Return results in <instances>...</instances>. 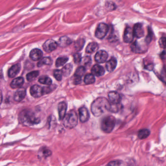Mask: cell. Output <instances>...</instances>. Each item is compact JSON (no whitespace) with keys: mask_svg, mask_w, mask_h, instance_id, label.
Returning <instances> with one entry per match:
<instances>
[{"mask_svg":"<svg viewBox=\"0 0 166 166\" xmlns=\"http://www.w3.org/2000/svg\"><path fill=\"white\" fill-rule=\"evenodd\" d=\"M54 75L55 78L57 80V81H61L62 78V72L59 69H56L54 71Z\"/></svg>","mask_w":166,"mask_h":166,"instance_id":"33","label":"cell"},{"mask_svg":"<svg viewBox=\"0 0 166 166\" xmlns=\"http://www.w3.org/2000/svg\"><path fill=\"white\" fill-rule=\"evenodd\" d=\"M117 65V61L115 57H112L110 60L106 62V68L109 72H112L114 71Z\"/></svg>","mask_w":166,"mask_h":166,"instance_id":"18","label":"cell"},{"mask_svg":"<svg viewBox=\"0 0 166 166\" xmlns=\"http://www.w3.org/2000/svg\"><path fill=\"white\" fill-rule=\"evenodd\" d=\"M131 48L132 51L136 53H140L143 52V50H142L141 46L137 41L134 42L133 44L131 45Z\"/></svg>","mask_w":166,"mask_h":166,"instance_id":"27","label":"cell"},{"mask_svg":"<svg viewBox=\"0 0 166 166\" xmlns=\"http://www.w3.org/2000/svg\"><path fill=\"white\" fill-rule=\"evenodd\" d=\"M52 61L50 57H46L40 59L38 63V67H41L44 65H51L52 64Z\"/></svg>","mask_w":166,"mask_h":166,"instance_id":"22","label":"cell"},{"mask_svg":"<svg viewBox=\"0 0 166 166\" xmlns=\"http://www.w3.org/2000/svg\"><path fill=\"white\" fill-rule=\"evenodd\" d=\"M134 35L133 30L130 27H127L124 31V35H123V40L126 43L129 44L133 40Z\"/></svg>","mask_w":166,"mask_h":166,"instance_id":"8","label":"cell"},{"mask_svg":"<svg viewBox=\"0 0 166 166\" xmlns=\"http://www.w3.org/2000/svg\"><path fill=\"white\" fill-rule=\"evenodd\" d=\"M58 44L52 39H48L46 41L43 45V48L45 51L47 52H51L54 51L57 48Z\"/></svg>","mask_w":166,"mask_h":166,"instance_id":"6","label":"cell"},{"mask_svg":"<svg viewBox=\"0 0 166 166\" xmlns=\"http://www.w3.org/2000/svg\"><path fill=\"white\" fill-rule=\"evenodd\" d=\"M134 35V36L136 38H142L144 35V31L143 28L142 27V25L140 23H137L134 25L133 29Z\"/></svg>","mask_w":166,"mask_h":166,"instance_id":"11","label":"cell"},{"mask_svg":"<svg viewBox=\"0 0 166 166\" xmlns=\"http://www.w3.org/2000/svg\"><path fill=\"white\" fill-rule=\"evenodd\" d=\"M159 44L161 48L166 49V38L162 37L159 40Z\"/></svg>","mask_w":166,"mask_h":166,"instance_id":"37","label":"cell"},{"mask_svg":"<svg viewBox=\"0 0 166 166\" xmlns=\"http://www.w3.org/2000/svg\"><path fill=\"white\" fill-rule=\"evenodd\" d=\"M109 27L107 24L104 23H101L98 25L95 31V36L99 39H102L105 38L107 34Z\"/></svg>","mask_w":166,"mask_h":166,"instance_id":"5","label":"cell"},{"mask_svg":"<svg viewBox=\"0 0 166 166\" xmlns=\"http://www.w3.org/2000/svg\"><path fill=\"white\" fill-rule=\"evenodd\" d=\"M110 108V103L105 98H98L92 102L91 110L92 114L96 117H99L109 110Z\"/></svg>","mask_w":166,"mask_h":166,"instance_id":"1","label":"cell"},{"mask_svg":"<svg viewBox=\"0 0 166 166\" xmlns=\"http://www.w3.org/2000/svg\"><path fill=\"white\" fill-rule=\"evenodd\" d=\"M145 68H146L148 70H149V71H151L154 68V65L152 64H148V65H146L145 67Z\"/></svg>","mask_w":166,"mask_h":166,"instance_id":"40","label":"cell"},{"mask_svg":"<svg viewBox=\"0 0 166 166\" xmlns=\"http://www.w3.org/2000/svg\"><path fill=\"white\" fill-rule=\"evenodd\" d=\"M77 123V115L74 110L68 112L63 118V124L66 128H73Z\"/></svg>","mask_w":166,"mask_h":166,"instance_id":"3","label":"cell"},{"mask_svg":"<svg viewBox=\"0 0 166 166\" xmlns=\"http://www.w3.org/2000/svg\"><path fill=\"white\" fill-rule=\"evenodd\" d=\"M98 47H98V45L97 43L91 42L88 45L87 48L85 49V52L89 54L93 53L98 50Z\"/></svg>","mask_w":166,"mask_h":166,"instance_id":"21","label":"cell"},{"mask_svg":"<svg viewBox=\"0 0 166 166\" xmlns=\"http://www.w3.org/2000/svg\"><path fill=\"white\" fill-rule=\"evenodd\" d=\"M95 81L94 76L92 74H88L85 76L84 78V82L85 84H92Z\"/></svg>","mask_w":166,"mask_h":166,"instance_id":"30","label":"cell"},{"mask_svg":"<svg viewBox=\"0 0 166 166\" xmlns=\"http://www.w3.org/2000/svg\"><path fill=\"white\" fill-rule=\"evenodd\" d=\"M73 70V66L71 64H67L64 66V68L62 69L63 75L68 76L70 75L71 72Z\"/></svg>","mask_w":166,"mask_h":166,"instance_id":"24","label":"cell"},{"mask_svg":"<svg viewBox=\"0 0 166 166\" xmlns=\"http://www.w3.org/2000/svg\"><path fill=\"white\" fill-rule=\"evenodd\" d=\"M159 78L163 82L166 84V69L164 68L162 69L160 74L159 75Z\"/></svg>","mask_w":166,"mask_h":166,"instance_id":"35","label":"cell"},{"mask_svg":"<svg viewBox=\"0 0 166 166\" xmlns=\"http://www.w3.org/2000/svg\"><path fill=\"white\" fill-rule=\"evenodd\" d=\"M21 69V65L19 64H15L12 66L8 71V76L9 77L13 78L18 74Z\"/></svg>","mask_w":166,"mask_h":166,"instance_id":"17","label":"cell"},{"mask_svg":"<svg viewBox=\"0 0 166 166\" xmlns=\"http://www.w3.org/2000/svg\"><path fill=\"white\" fill-rule=\"evenodd\" d=\"M122 162L121 161L115 160L113 161L108 163L107 166H121Z\"/></svg>","mask_w":166,"mask_h":166,"instance_id":"38","label":"cell"},{"mask_svg":"<svg viewBox=\"0 0 166 166\" xmlns=\"http://www.w3.org/2000/svg\"><path fill=\"white\" fill-rule=\"evenodd\" d=\"M152 36H153V33H152V30L149 27L148 35H147L145 39V41L147 44H149L150 43L152 39Z\"/></svg>","mask_w":166,"mask_h":166,"instance_id":"34","label":"cell"},{"mask_svg":"<svg viewBox=\"0 0 166 166\" xmlns=\"http://www.w3.org/2000/svg\"><path fill=\"white\" fill-rule=\"evenodd\" d=\"M72 40L68 36H62L61 38L59 39L58 44L60 47L63 48V47H67L69 45L72 44Z\"/></svg>","mask_w":166,"mask_h":166,"instance_id":"20","label":"cell"},{"mask_svg":"<svg viewBox=\"0 0 166 166\" xmlns=\"http://www.w3.org/2000/svg\"><path fill=\"white\" fill-rule=\"evenodd\" d=\"M85 68L83 66H80L78 68L75 72L74 76L82 78V76L84 75L85 73Z\"/></svg>","mask_w":166,"mask_h":166,"instance_id":"31","label":"cell"},{"mask_svg":"<svg viewBox=\"0 0 166 166\" xmlns=\"http://www.w3.org/2000/svg\"><path fill=\"white\" fill-rule=\"evenodd\" d=\"M74 58V61L76 64H78L79 63L81 62L82 61V57L81 55L79 53H76L73 56Z\"/></svg>","mask_w":166,"mask_h":166,"instance_id":"36","label":"cell"},{"mask_svg":"<svg viewBox=\"0 0 166 166\" xmlns=\"http://www.w3.org/2000/svg\"><path fill=\"white\" fill-rule=\"evenodd\" d=\"M19 120L23 124L29 126L38 124L40 122V119L33 112L28 110L23 111L20 113Z\"/></svg>","mask_w":166,"mask_h":166,"instance_id":"2","label":"cell"},{"mask_svg":"<svg viewBox=\"0 0 166 166\" xmlns=\"http://www.w3.org/2000/svg\"><path fill=\"white\" fill-rule=\"evenodd\" d=\"M24 83V79L23 77H18L15 78L12 81L10 86L12 89H17L21 88Z\"/></svg>","mask_w":166,"mask_h":166,"instance_id":"19","label":"cell"},{"mask_svg":"<svg viewBox=\"0 0 166 166\" xmlns=\"http://www.w3.org/2000/svg\"><path fill=\"white\" fill-rule=\"evenodd\" d=\"M150 134V132L148 129H144L139 131L138 133V137L140 139H144L149 137Z\"/></svg>","mask_w":166,"mask_h":166,"instance_id":"23","label":"cell"},{"mask_svg":"<svg viewBox=\"0 0 166 166\" xmlns=\"http://www.w3.org/2000/svg\"><path fill=\"white\" fill-rule=\"evenodd\" d=\"M85 40L83 39H79L75 44V48L77 51L81 50L84 45Z\"/></svg>","mask_w":166,"mask_h":166,"instance_id":"32","label":"cell"},{"mask_svg":"<svg viewBox=\"0 0 166 166\" xmlns=\"http://www.w3.org/2000/svg\"><path fill=\"white\" fill-rule=\"evenodd\" d=\"M30 93L34 98H39L44 94V88L39 85H34L30 89Z\"/></svg>","mask_w":166,"mask_h":166,"instance_id":"7","label":"cell"},{"mask_svg":"<svg viewBox=\"0 0 166 166\" xmlns=\"http://www.w3.org/2000/svg\"><path fill=\"white\" fill-rule=\"evenodd\" d=\"M108 98L109 101L110 102V104L114 105H118L121 102V96L118 92L115 91H111L108 94Z\"/></svg>","mask_w":166,"mask_h":166,"instance_id":"10","label":"cell"},{"mask_svg":"<svg viewBox=\"0 0 166 166\" xmlns=\"http://www.w3.org/2000/svg\"><path fill=\"white\" fill-rule=\"evenodd\" d=\"M2 93L1 91L0 90V105L1 104L2 102Z\"/></svg>","mask_w":166,"mask_h":166,"instance_id":"41","label":"cell"},{"mask_svg":"<svg viewBox=\"0 0 166 166\" xmlns=\"http://www.w3.org/2000/svg\"><path fill=\"white\" fill-rule=\"evenodd\" d=\"M105 69L100 65H95L91 68V73L95 76H100L104 75L105 73Z\"/></svg>","mask_w":166,"mask_h":166,"instance_id":"16","label":"cell"},{"mask_svg":"<svg viewBox=\"0 0 166 166\" xmlns=\"http://www.w3.org/2000/svg\"><path fill=\"white\" fill-rule=\"evenodd\" d=\"M68 60V58L67 56H61L57 58L56 61V66L57 67H61L64 65Z\"/></svg>","mask_w":166,"mask_h":166,"instance_id":"29","label":"cell"},{"mask_svg":"<svg viewBox=\"0 0 166 166\" xmlns=\"http://www.w3.org/2000/svg\"><path fill=\"white\" fill-rule=\"evenodd\" d=\"M67 109V105L66 102H61L59 103L58 106V110L60 120H62L64 118L66 114Z\"/></svg>","mask_w":166,"mask_h":166,"instance_id":"14","label":"cell"},{"mask_svg":"<svg viewBox=\"0 0 166 166\" xmlns=\"http://www.w3.org/2000/svg\"><path fill=\"white\" fill-rule=\"evenodd\" d=\"M39 71H33L28 73L26 75V78L28 81H32L34 80L38 76H39Z\"/></svg>","mask_w":166,"mask_h":166,"instance_id":"28","label":"cell"},{"mask_svg":"<svg viewBox=\"0 0 166 166\" xmlns=\"http://www.w3.org/2000/svg\"><path fill=\"white\" fill-rule=\"evenodd\" d=\"M43 56V53L39 49H34L31 51L30 53V57L34 61L39 60L41 59Z\"/></svg>","mask_w":166,"mask_h":166,"instance_id":"15","label":"cell"},{"mask_svg":"<svg viewBox=\"0 0 166 166\" xmlns=\"http://www.w3.org/2000/svg\"><path fill=\"white\" fill-rule=\"evenodd\" d=\"M116 123V119L113 116H108L105 117L101 122L102 130L106 133H109L112 132Z\"/></svg>","mask_w":166,"mask_h":166,"instance_id":"4","label":"cell"},{"mask_svg":"<svg viewBox=\"0 0 166 166\" xmlns=\"http://www.w3.org/2000/svg\"><path fill=\"white\" fill-rule=\"evenodd\" d=\"M83 62H84V65H88L89 64H90V63H91V58L89 57H88V56L84 57L83 59Z\"/></svg>","mask_w":166,"mask_h":166,"instance_id":"39","label":"cell"},{"mask_svg":"<svg viewBox=\"0 0 166 166\" xmlns=\"http://www.w3.org/2000/svg\"><path fill=\"white\" fill-rule=\"evenodd\" d=\"M26 90L23 88L18 89L14 94V99L15 101L19 102L25 98L26 96Z\"/></svg>","mask_w":166,"mask_h":166,"instance_id":"13","label":"cell"},{"mask_svg":"<svg viewBox=\"0 0 166 166\" xmlns=\"http://www.w3.org/2000/svg\"><path fill=\"white\" fill-rule=\"evenodd\" d=\"M108 58V54L105 51L101 50L98 51L95 56V60L99 63L105 62Z\"/></svg>","mask_w":166,"mask_h":166,"instance_id":"9","label":"cell"},{"mask_svg":"<svg viewBox=\"0 0 166 166\" xmlns=\"http://www.w3.org/2000/svg\"><path fill=\"white\" fill-rule=\"evenodd\" d=\"M52 154V152L51 151L46 147L42 148L39 151L40 156H41L45 157V158L50 156Z\"/></svg>","mask_w":166,"mask_h":166,"instance_id":"25","label":"cell"},{"mask_svg":"<svg viewBox=\"0 0 166 166\" xmlns=\"http://www.w3.org/2000/svg\"><path fill=\"white\" fill-rule=\"evenodd\" d=\"M39 82L42 84L50 85L52 84V81L51 79L47 76H42L39 78Z\"/></svg>","mask_w":166,"mask_h":166,"instance_id":"26","label":"cell"},{"mask_svg":"<svg viewBox=\"0 0 166 166\" xmlns=\"http://www.w3.org/2000/svg\"><path fill=\"white\" fill-rule=\"evenodd\" d=\"M80 120L82 122H85L89 118V111L85 107H82L79 110Z\"/></svg>","mask_w":166,"mask_h":166,"instance_id":"12","label":"cell"}]
</instances>
